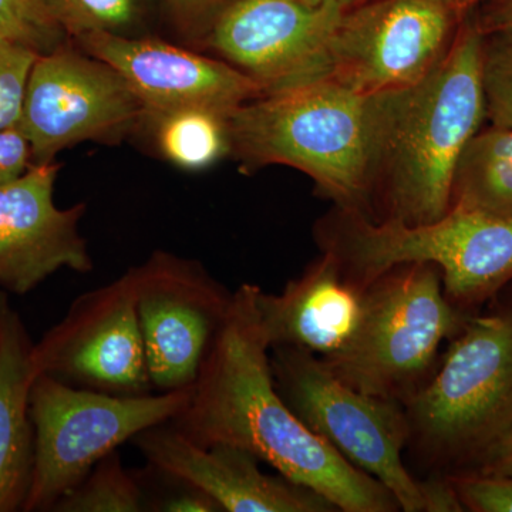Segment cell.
<instances>
[{
    "label": "cell",
    "mask_w": 512,
    "mask_h": 512,
    "mask_svg": "<svg viewBox=\"0 0 512 512\" xmlns=\"http://www.w3.org/2000/svg\"><path fill=\"white\" fill-rule=\"evenodd\" d=\"M259 286L232 295L190 402L167 421L198 446L231 444L254 453L278 474L305 485L343 512L400 511L376 478L350 464L292 412L276 389L258 308Z\"/></svg>",
    "instance_id": "1"
},
{
    "label": "cell",
    "mask_w": 512,
    "mask_h": 512,
    "mask_svg": "<svg viewBox=\"0 0 512 512\" xmlns=\"http://www.w3.org/2000/svg\"><path fill=\"white\" fill-rule=\"evenodd\" d=\"M372 218L424 224L451 208L460 158L485 120L483 35L468 16L420 82L370 96Z\"/></svg>",
    "instance_id": "2"
},
{
    "label": "cell",
    "mask_w": 512,
    "mask_h": 512,
    "mask_svg": "<svg viewBox=\"0 0 512 512\" xmlns=\"http://www.w3.org/2000/svg\"><path fill=\"white\" fill-rule=\"evenodd\" d=\"M229 136L245 171L295 168L335 207L372 218L370 96L330 77L262 94L229 116Z\"/></svg>",
    "instance_id": "3"
},
{
    "label": "cell",
    "mask_w": 512,
    "mask_h": 512,
    "mask_svg": "<svg viewBox=\"0 0 512 512\" xmlns=\"http://www.w3.org/2000/svg\"><path fill=\"white\" fill-rule=\"evenodd\" d=\"M315 238L360 291L393 266L430 264L448 301L466 312L512 281V220L457 205L413 225L333 207L316 222Z\"/></svg>",
    "instance_id": "4"
},
{
    "label": "cell",
    "mask_w": 512,
    "mask_h": 512,
    "mask_svg": "<svg viewBox=\"0 0 512 512\" xmlns=\"http://www.w3.org/2000/svg\"><path fill=\"white\" fill-rule=\"evenodd\" d=\"M276 389L292 412L350 464L383 484L404 512L463 511L446 476L417 480L404 464L406 407L353 389L319 356L293 346L269 352Z\"/></svg>",
    "instance_id": "5"
},
{
    "label": "cell",
    "mask_w": 512,
    "mask_h": 512,
    "mask_svg": "<svg viewBox=\"0 0 512 512\" xmlns=\"http://www.w3.org/2000/svg\"><path fill=\"white\" fill-rule=\"evenodd\" d=\"M404 407L409 446L429 466L477 463L512 427V308L468 316Z\"/></svg>",
    "instance_id": "6"
},
{
    "label": "cell",
    "mask_w": 512,
    "mask_h": 512,
    "mask_svg": "<svg viewBox=\"0 0 512 512\" xmlns=\"http://www.w3.org/2000/svg\"><path fill=\"white\" fill-rule=\"evenodd\" d=\"M467 318L448 301L436 266H393L363 289L362 315L348 345L320 359L353 389L404 404Z\"/></svg>",
    "instance_id": "7"
},
{
    "label": "cell",
    "mask_w": 512,
    "mask_h": 512,
    "mask_svg": "<svg viewBox=\"0 0 512 512\" xmlns=\"http://www.w3.org/2000/svg\"><path fill=\"white\" fill-rule=\"evenodd\" d=\"M191 394L192 387H187L114 396L37 376L30 390L35 461L23 511H52L100 460L141 431L173 419Z\"/></svg>",
    "instance_id": "8"
},
{
    "label": "cell",
    "mask_w": 512,
    "mask_h": 512,
    "mask_svg": "<svg viewBox=\"0 0 512 512\" xmlns=\"http://www.w3.org/2000/svg\"><path fill=\"white\" fill-rule=\"evenodd\" d=\"M144 113L114 67L64 43L37 57L18 128L33 164L55 163L57 154L86 141L120 143L140 128Z\"/></svg>",
    "instance_id": "9"
},
{
    "label": "cell",
    "mask_w": 512,
    "mask_h": 512,
    "mask_svg": "<svg viewBox=\"0 0 512 512\" xmlns=\"http://www.w3.org/2000/svg\"><path fill=\"white\" fill-rule=\"evenodd\" d=\"M463 22L441 0H365L340 19L329 77L365 96L406 89L444 59Z\"/></svg>",
    "instance_id": "10"
},
{
    "label": "cell",
    "mask_w": 512,
    "mask_h": 512,
    "mask_svg": "<svg viewBox=\"0 0 512 512\" xmlns=\"http://www.w3.org/2000/svg\"><path fill=\"white\" fill-rule=\"evenodd\" d=\"M33 366L37 376L114 396L153 392L131 268L80 295L33 346Z\"/></svg>",
    "instance_id": "11"
},
{
    "label": "cell",
    "mask_w": 512,
    "mask_h": 512,
    "mask_svg": "<svg viewBox=\"0 0 512 512\" xmlns=\"http://www.w3.org/2000/svg\"><path fill=\"white\" fill-rule=\"evenodd\" d=\"M137 313L154 389L194 386L232 295L194 259L156 251L131 268Z\"/></svg>",
    "instance_id": "12"
},
{
    "label": "cell",
    "mask_w": 512,
    "mask_h": 512,
    "mask_svg": "<svg viewBox=\"0 0 512 512\" xmlns=\"http://www.w3.org/2000/svg\"><path fill=\"white\" fill-rule=\"evenodd\" d=\"M345 10L303 0H232L205 43L264 94L279 92L329 77L330 47Z\"/></svg>",
    "instance_id": "13"
},
{
    "label": "cell",
    "mask_w": 512,
    "mask_h": 512,
    "mask_svg": "<svg viewBox=\"0 0 512 512\" xmlns=\"http://www.w3.org/2000/svg\"><path fill=\"white\" fill-rule=\"evenodd\" d=\"M76 42L124 77L146 113L205 109L231 116L242 104L264 94L261 84L225 60L164 40L93 33Z\"/></svg>",
    "instance_id": "14"
},
{
    "label": "cell",
    "mask_w": 512,
    "mask_h": 512,
    "mask_svg": "<svg viewBox=\"0 0 512 512\" xmlns=\"http://www.w3.org/2000/svg\"><path fill=\"white\" fill-rule=\"evenodd\" d=\"M60 165L32 164L0 187V288L26 295L60 269L92 272V255L80 232L86 204L59 208L55 185Z\"/></svg>",
    "instance_id": "15"
},
{
    "label": "cell",
    "mask_w": 512,
    "mask_h": 512,
    "mask_svg": "<svg viewBox=\"0 0 512 512\" xmlns=\"http://www.w3.org/2000/svg\"><path fill=\"white\" fill-rule=\"evenodd\" d=\"M133 443L157 473L204 491L221 511H338L311 488L281 474H265L261 460L245 448L225 443L198 446L168 423L141 431Z\"/></svg>",
    "instance_id": "16"
},
{
    "label": "cell",
    "mask_w": 512,
    "mask_h": 512,
    "mask_svg": "<svg viewBox=\"0 0 512 512\" xmlns=\"http://www.w3.org/2000/svg\"><path fill=\"white\" fill-rule=\"evenodd\" d=\"M363 291L332 256L322 254L281 293L259 288L256 308L269 346H293L328 357L345 348L359 325Z\"/></svg>",
    "instance_id": "17"
},
{
    "label": "cell",
    "mask_w": 512,
    "mask_h": 512,
    "mask_svg": "<svg viewBox=\"0 0 512 512\" xmlns=\"http://www.w3.org/2000/svg\"><path fill=\"white\" fill-rule=\"evenodd\" d=\"M22 316L0 291V512L23 511L32 483L35 429L30 390L37 377Z\"/></svg>",
    "instance_id": "18"
},
{
    "label": "cell",
    "mask_w": 512,
    "mask_h": 512,
    "mask_svg": "<svg viewBox=\"0 0 512 512\" xmlns=\"http://www.w3.org/2000/svg\"><path fill=\"white\" fill-rule=\"evenodd\" d=\"M487 212L512 220V130H480L458 163L451 207Z\"/></svg>",
    "instance_id": "19"
},
{
    "label": "cell",
    "mask_w": 512,
    "mask_h": 512,
    "mask_svg": "<svg viewBox=\"0 0 512 512\" xmlns=\"http://www.w3.org/2000/svg\"><path fill=\"white\" fill-rule=\"evenodd\" d=\"M140 128H147L161 157L183 170H205L231 154L229 116L217 111L144 113Z\"/></svg>",
    "instance_id": "20"
},
{
    "label": "cell",
    "mask_w": 512,
    "mask_h": 512,
    "mask_svg": "<svg viewBox=\"0 0 512 512\" xmlns=\"http://www.w3.org/2000/svg\"><path fill=\"white\" fill-rule=\"evenodd\" d=\"M144 493L134 474L121 463L119 451L100 460L82 483L53 507L56 512H140Z\"/></svg>",
    "instance_id": "21"
},
{
    "label": "cell",
    "mask_w": 512,
    "mask_h": 512,
    "mask_svg": "<svg viewBox=\"0 0 512 512\" xmlns=\"http://www.w3.org/2000/svg\"><path fill=\"white\" fill-rule=\"evenodd\" d=\"M52 18L74 40L93 33L131 36L140 19L138 0H42Z\"/></svg>",
    "instance_id": "22"
},
{
    "label": "cell",
    "mask_w": 512,
    "mask_h": 512,
    "mask_svg": "<svg viewBox=\"0 0 512 512\" xmlns=\"http://www.w3.org/2000/svg\"><path fill=\"white\" fill-rule=\"evenodd\" d=\"M66 37L42 0H0V39L45 55L64 45Z\"/></svg>",
    "instance_id": "23"
},
{
    "label": "cell",
    "mask_w": 512,
    "mask_h": 512,
    "mask_svg": "<svg viewBox=\"0 0 512 512\" xmlns=\"http://www.w3.org/2000/svg\"><path fill=\"white\" fill-rule=\"evenodd\" d=\"M485 119L512 130V33L483 35Z\"/></svg>",
    "instance_id": "24"
},
{
    "label": "cell",
    "mask_w": 512,
    "mask_h": 512,
    "mask_svg": "<svg viewBox=\"0 0 512 512\" xmlns=\"http://www.w3.org/2000/svg\"><path fill=\"white\" fill-rule=\"evenodd\" d=\"M37 57L39 53L28 46L0 39V131L19 127Z\"/></svg>",
    "instance_id": "25"
},
{
    "label": "cell",
    "mask_w": 512,
    "mask_h": 512,
    "mask_svg": "<svg viewBox=\"0 0 512 512\" xmlns=\"http://www.w3.org/2000/svg\"><path fill=\"white\" fill-rule=\"evenodd\" d=\"M464 510L512 512V478L474 473L446 474Z\"/></svg>",
    "instance_id": "26"
},
{
    "label": "cell",
    "mask_w": 512,
    "mask_h": 512,
    "mask_svg": "<svg viewBox=\"0 0 512 512\" xmlns=\"http://www.w3.org/2000/svg\"><path fill=\"white\" fill-rule=\"evenodd\" d=\"M32 164V150L22 131H0V187L18 180Z\"/></svg>",
    "instance_id": "27"
},
{
    "label": "cell",
    "mask_w": 512,
    "mask_h": 512,
    "mask_svg": "<svg viewBox=\"0 0 512 512\" xmlns=\"http://www.w3.org/2000/svg\"><path fill=\"white\" fill-rule=\"evenodd\" d=\"M185 28L204 39L218 15L232 0H167Z\"/></svg>",
    "instance_id": "28"
},
{
    "label": "cell",
    "mask_w": 512,
    "mask_h": 512,
    "mask_svg": "<svg viewBox=\"0 0 512 512\" xmlns=\"http://www.w3.org/2000/svg\"><path fill=\"white\" fill-rule=\"evenodd\" d=\"M474 473L512 478V427L478 458Z\"/></svg>",
    "instance_id": "29"
},
{
    "label": "cell",
    "mask_w": 512,
    "mask_h": 512,
    "mask_svg": "<svg viewBox=\"0 0 512 512\" xmlns=\"http://www.w3.org/2000/svg\"><path fill=\"white\" fill-rule=\"evenodd\" d=\"M481 35L512 33V0H487L476 16H471Z\"/></svg>",
    "instance_id": "30"
},
{
    "label": "cell",
    "mask_w": 512,
    "mask_h": 512,
    "mask_svg": "<svg viewBox=\"0 0 512 512\" xmlns=\"http://www.w3.org/2000/svg\"><path fill=\"white\" fill-rule=\"evenodd\" d=\"M183 490L178 491L163 501L157 510L170 512H220V505L214 500L191 485L180 483Z\"/></svg>",
    "instance_id": "31"
},
{
    "label": "cell",
    "mask_w": 512,
    "mask_h": 512,
    "mask_svg": "<svg viewBox=\"0 0 512 512\" xmlns=\"http://www.w3.org/2000/svg\"><path fill=\"white\" fill-rule=\"evenodd\" d=\"M447 8L456 13L457 18L466 20L468 16L473 15L474 10L484 2V0H441Z\"/></svg>",
    "instance_id": "32"
},
{
    "label": "cell",
    "mask_w": 512,
    "mask_h": 512,
    "mask_svg": "<svg viewBox=\"0 0 512 512\" xmlns=\"http://www.w3.org/2000/svg\"><path fill=\"white\" fill-rule=\"evenodd\" d=\"M303 2L313 6L322 5V3H336V5L343 6V8L350 9L365 2V0H303Z\"/></svg>",
    "instance_id": "33"
}]
</instances>
